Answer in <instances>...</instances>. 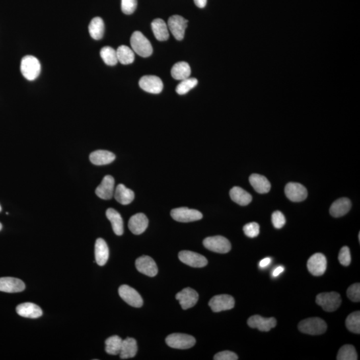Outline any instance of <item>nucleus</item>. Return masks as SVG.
Returning a JSON list of instances; mask_svg holds the SVG:
<instances>
[{"label": "nucleus", "instance_id": "obj_1", "mask_svg": "<svg viewBox=\"0 0 360 360\" xmlns=\"http://www.w3.org/2000/svg\"><path fill=\"white\" fill-rule=\"evenodd\" d=\"M298 329L304 334L317 336L326 332L327 324L320 318H310L302 320L298 324Z\"/></svg>", "mask_w": 360, "mask_h": 360}, {"label": "nucleus", "instance_id": "obj_2", "mask_svg": "<svg viewBox=\"0 0 360 360\" xmlns=\"http://www.w3.org/2000/svg\"><path fill=\"white\" fill-rule=\"evenodd\" d=\"M130 44L133 51L139 56L147 57L150 56L153 52L151 43L140 32L136 31L131 35Z\"/></svg>", "mask_w": 360, "mask_h": 360}, {"label": "nucleus", "instance_id": "obj_3", "mask_svg": "<svg viewBox=\"0 0 360 360\" xmlns=\"http://www.w3.org/2000/svg\"><path fill=\"white\" fill-rule=\"evenodd\" d=\"M20 69L26 79L33 81L40 76L41 64L40 61L33 55H26L22 58Z\"/></svg>", "mask_w": 360, "mask_h": 360}, {"label": "nucleus", "instance_id": "obj_4", "mask_svg": "<svg viewBox=\"0 0 360 360\" xmlns=\"http://www.w3.org/2000/svg\"><path fill=\"white\" fill-rule=\"evenodd\" d=\"M316 302L324 311L332 312L338 309L341 304V298L337 292H325L316 296Z\"/></svg>", "mask_w": 360, "mask_h": 360}, {"label": "nucleus", "instance_id": "obj_5", "mask_svg": "<svg viewBox=\"0 0 360 360\" xmlns=\"http://www.w3.org/2000/svg\"><path fill=\"white\" fill-rule=\"evenodd\" d=\"M203 244L207 250L219 254H226L232 248L230 241L221 236L206 238L203 240Z\"/></svg>", "mask_w": 360, "mask_h": 360}, {"label": "nucleus", "instance_id": "obj_6", "mask_svg": "<svg viewBox=\"0 0 360 360\" xmlns=\"http://www.w3.org/2000/svg\"><path fill=\"white\" fill-rule=\"evenodd\" d=\"M166 342L168 346L175 349H185L192 347L195 344V339L190 335L172 334L166 337Z\"/></svg>", "mask_w": 360, "mask_h": 360}, {"label": "nucleus", "instance_id": "obj_7", "mask_svg": "<svg viewBox=\"0 0 360 360\" xmlns=\"http://www.w3.org/2000/svg\"><path fill=\"white\" fill-rule=\"evenodd\" d=\"M171 216L177 222L188 223L202 219L203 215L196 209H189L188 207H178L172 209Z\"/></svg>", "mask_w": 360, "mask_h": 360}, {"label": "nucleus", "instance_id": "obj_8", "mask_svg": "<svg viewBox=\"0 0 360 360\" xmlns=\"http://www.w3.org/2000/svg\"><path fill=\"white\" fill-rule=\"evenodd\" d=\"M119 295L123 301L134 308L143 306V299L136 290L127 285H121L118 290Z\"/></svg>", "mask_w": 360, "mask_h": 360}, {"label": "nucleus", "instance_id": "obj_9", "mask_svg": "<svg viewBox=\"0 0 360 360\" xmlns=\"http://www.w3.org/2000/svg\"><path fill=\"white\" fill-rule=\"evenodd\" d=\"M188 22V20L178 15L172 16L169 18L168 22L169 30L177 40L181 41L184 39Z\"/></svg>", "mask_w": 360, "mask_h": 360}, {"label": "nucleus", "instance_id": "obj_10", "mask_svg": "<svg viewBox=\"0 0 360 360\" xmlns=\"http://www.w3.org/2000/svg\"><path fill=\"white\" fill-rule=\"evenodd\" d=\"M209 307L213 312H220L229 310L234 308L235 300L228 294L215 296L209 302Z\"/></svg>", "mask_w": 360, "mask_h": 360}, {"label": "nucleus", "instance_id": "obj_11", "mask_svg": "<svg viewBox=\"0 0 360 360\" xmlns=\"http://www.w3.org/2000/svg\"><path fill=\"white\" fill-rule=\"evenodd\" d=\"M308 269L314 276H321L326 272L327 260L326 256L321 253L313 255L308 261Z\"/></svg>", "mask_w": 360, "mask_h": 360}, {"label": "nucleus", "instance_id": "obj_12", "mask_svg": "<svg viewBox=\"0 0 360 360\" xmlns=\"http://www.w3.org/2000/svg\"><path fill=\"white\" fill-rule=\"evenodd\" d=\"M178 258L184 264L193 267H203L207 265V260L202 255L192 251H181L178 254Z\"/></svg>", "mask_w": 360, "mask_h": 360}, {"label": "nucleus", "instance_id": "obj_13", "mask_svg": "<svg viewBox=\"0 0 360 360\" xmlns=\"http://www.w3.org/2000/svg\"><path fill=\"white\" fill-rule=\"evenodd\" d=\"M139 87L150 94H160L163 90V82L155 76H145L139 82Z\"/></svg>", "mask_w": 360, "mask_h": 360}, {"label": "nucleus", "instance_id": "obj_14", "mask_svg": "<svg viewBox=\"0 0 360 360\" xmlns=\"http://www.w3.org/2000/svg\"><path fill=\"white\" fill-rule=\"evenodd\" d=\"M176 298L180 302L183 310H188L193 307L199 299V295L196 291L191 287L184 288L176 294Z\"/></svg>", "mask_w": 360, "mask_h": 360}, {"label": "nucleus", "instance_id": "obj_15", "mask_svg": "<svg viewBox=\"0 0 360 360\" xmlns=\"http://www.w3.org/2000/svg\"><path fill=\"white\" fill-rule=\"evenodd\" d=\"M135 267L137 271L148 276L154 277L158 274L157 265L151 257L148 256L139 257L135 261Z\"/></svg>", "mask_w": 360, "mask_h": 360}, {"label": "nucleus", "instance_id": "obj_16", "mask_svg": "<svg viewBox=\"0 0 360 360\" xmlns=\"http://www.w3.org/2000/svg\"><path fill=\"white\" fill-rule=\"evenodd\" d=\"M285 195L294 202L304 201L308 196V191L303 185L299 183L290 182L285 188Z\"/></svg>", "mask_w": 360, "mask_h": 360}, {"label": "nucleus", "instance_id": "obj_17", "mask_svg": "<svg viewBox=\"0 0 360 360\" xmlns=\"http://www.w3.org/2000/svg\"><path fill=\"white\" fill-rule=\"evenodd\" d=\"M248 324L250 328L258 329L261 332H269L276 326L277 321L274 318H265L254 315L248 319Z\"/></svg>", "mask_w": 360, "mask_h": 360}, {"label": "nucleus", "instance_id": "obj_18", "mask_svg": "<svg viewBox=\"0 0 360 360\" xmlns=\"http://www.w3.org/2000/svg\"><path fill=\"white\" fill-rule=\"evenodd\" d=\"M115 180L112 176L108 175L103 179L102 183L96 188V193L101 199H110L114 196Z\"/></svg>", "mask_w": 360, "mask_h": 360}, {"label": "nucleus", "instance_id": "obj_19", "mask_svg": "<svg viewBox=\"0 0 360 360\" xmlns=\"http://www.w3.org/2000/svg\"><path fill=\"white\" fill-rule=\"evenodd\" d=\"M26 285L21 279L12 277H0V292L18 293L23 292Z\"/></svg>", "mask_w": 360, "mask_h": 360}, {"label": "nucleus", "instance_id": "obj_20", "mask_svg": "<svg viewBox=\"0 0 360 360\" xmlns=\"http://www.w3.org/2000/svg\"><path fill=\"white\" fill-rule=\"evenodd\" d=\"M148 223L149 221L145 214L142 213H136L131 216L129 220V229L135 235H140L147 229Z\"/></svg>", "mask_w": 360, "mask_h": 360}, {"label": "nucleus", "instance_id": "obj_21", "mask_svg": "<svg viewBox=\"0 0 360 360\" xmlns=\"http://www.w3.org/2000/svg\"><path fill=\"white\" fill-rule=\"evenodd\" d=\"M16 312L20 316L32 319L40 318L43 314L42 309L38 306L30 302L18 305L16 308Z\"/></svg>", "mask_w": 360, "mask_h": 360}, {"label": "nucleus", "instance_id": "obj_22", "mask_svg": "<svg viewBox=\"0 0 360 360\" xmlns=\"http://www.w3.org/2000/svg\"><path fill=\"white\" fill-rule=\"evenodd\" d=\"M116 159V156L112 152L107 150H97L92 152L90 156V160L96 166L107 165L111 164Z\"/></svg>", "mask_w": 360, "mask_h": 360}, {"label": "nucleus", "instance_id": "obj_23", "mask_svg": "<svg viewBox=\"0 0 360 360\" xmlns=\"http://www.w3.org/2000/svg\"><path fill=\"white\" fill-rule=\"evenodd\" d=\"M351 207V201L346 197H342L335 201L331 205L330 214L334 218H339L346 214Z\"/></svg>", "mask_w": 360, "mask_h": 360}, {"label": "nucleus", "instance_id": "obj_24", "mask_svg": "<svg viewBox=\"0 0 360 360\" xmlns=\"http://www.w3.org/2000/svg\"><path fill=\"white\" fill-rule=\"evenodd\" d=\"M249 180L251 186L259 193H266L270 190V182L262 175L257 174L251 175Z\"/></svg>", "mask_w": 360, "mask_h": 360}, {"label": "nucleus", "instance_id": "obj_25", "mask_svg": "<svg viewBox=\"0 0 360 360\" xmlns=\"http://www.w3.org/2000/svg\"><path fill=\"white\" fill-rule=\"evenodd\" d=\"M96 262L100 266H103L108 262L109 258V248L106 241L102 238H98L95 244Z\"/></svg>", "mask_w": 360, "mask_h": 360}, {"label": "nucleus", "instance_id": "obj_26", "mask_svg": "<svg viewBox=\"0 0 360 360\" xmlns=\"http://www.w3.org/2000/svg\"><path fill=\"white\" fill-rule=\"evenodd\" d=\"M114 196L117 201L122 205H128L134 199L135 194L130 189L123 184H119L114 191Z\"/></svg>", "mask_w": 360, "mask_h": 360}, {"label": "nucleus", "instance_id": "obj_27", "mask_svg": "<svg viewBox=\"0 0 360 360\" xmlns=\"http://www.w3.org/2000/svg\"><path fill=\"white\" fill-rule=\"evenodd\" d=\"M230 197L234 202L242 206H246L252 200V195L240 187L235 186L230 190Z\"/></svg>", "mask_w": 360, "mask_h": 360}, {"label": "nucleus", "instance_id": "obj_28", "mask_svg": "<svg viewBox=\"0 0 360 360\" xmlns=\"http://www.w3.org/2000/svg\"><path fill=\"white\" fill-rule=\"evenodd\" d=\"M137 352V345L136 340L131 337L123 340L120 353V358L122 359L131 358L136 355Z\"/></svg>", "mask_w": 360, "mask_h": 360}, {"label": "nucleus", "instance_id": "obj_29", "mask_svg": "<svg viewBox=\"0 0 360 360\" xmlns=\"http://www.w3.org/2000/svg\"><path fill=\"white\" fill-rule=\"evenodd\" d=\"M106 216L112 224L113 230L117 236L123 234V222L120 213L113 208H109L106 211Z\"/></svg>", "mask_w": 360, "mask_h": 360}, {"label": "nucleus", "instance_id": "obj_30", "mask_svg": "<svg viewBox=\"0 0 360 360\" xmlns=\"http://www.w3.org/2000/svg\"><path fill=\"white\" fill-rule=\"evenodd\" d=\"M152 32L159 41H166L169 38L168 25L160 18L154 20L152 23Z\"/></svg>", "mask_w": 360, "mask_h": 360}, {"label": "nucleus", "instance_id": "obj_31", "mask_svg": "<svg viewBox=\"0 0 360 360\" xmlns=\"http://www.w3.org/2000/svg\"><path fill=\"white\" fill-rule=\"evenodd\" d=\"M171 74L173 78L177 80H184L190 78L191 75V68L190 65L185 61H180L176 63L172 67Z\"/></svg>", "mask_w": 360, "mask_h": 360}, {"label": "nucleus", "instance_id": "obj_32", "mask_svg": "<svg viewBox=\"0 0 360 360\" xmlns=\"http://www.w3.org/2000/svg\"><path fill=\"white\" fill-rule=\"evenodd\" d=\"M89 32L92 38L96 40H100L104 34V22L102 18L96 17L92 20L89 25Z\"/></svg>", "mask_w": 360, "mask_h": 360}, {"label": "nucleus", "instance_id": "obj_33", "mask_svg": "<svg viewBox=\"0 0 360 360\" xmlns=\"http://www.w3.org/2000/svg\"><path fill=\"white\" fill-rule=\"evenodd\" d=\"M118 60L121 64L128 65L133 63L135 59L134 52L126 46H120L116 50Z\"/></svg>", "mask_w": 360, "mask_h": 360}, {"label": "nucleus", "instance_id": "obj_34", "mask_svg": "<svg viewBox=\"0 0 360 360\" xmlns=\"http://www.w3.org/2000/svg\"><path fill=\"white\" fill-rule=\"evenodd\" d=\"M122 342L123 340L120 336H111L105 341V343H106L105 350L110 355L120 354Z\"/></svg>", "mask_w": 360, "mask_h": 360}, {"label": "nucleus", "instance_id": "obj_35", "mask_svg": "<svg viewBox=\"0 0 360 360\" xmlns=\"http://www.w3.org/2000/svg\"><path fill=\"white\" fill-rule=\"evenodd\" d=\"M100 55L104 63L113 66L118 62L116 51L110 46H106L101 49Z\"/></svg>", "mask_w": 360, "mask_h": 360}, {"label": "nucleus", "instance_id": "obj_36", "mask_svg": "<svg viewBox=\"0 0 360 360\" xmlns=\"http://www.w3.org/2000/svg\"><path fill=\"white\" fill-rule=\"evenodd\" d=\"M345 326L351 332L354 334H360V312L359 311L351 313L349 314L346 320Z\"/></svg>", "mask_w": 360, "mask_h": 360}, {"label": "nucleus", "instance_id": "obj_37", "mask_svg": "<svg viewBox=\"0 0 360 360\" xmlns=\"http://www.w3.org/2000/svg\"><path fill=\"white\" fill-rule=\"evenodd\" d=\"M337 360H357V354L352 345H344L339 349L337 355Z\"/></svg>", "mask_w": 360, "mask_h": 360}, {"label": "nucleus", "instance_id": "obj_38", "mask_svg": "<svg viewBox=\"0 0 360 360\" xmlns=\"http://www.w3.org/2000/svg\"><path fill=\"white\" fill-rule=\"evenodd\" d=\"M197 80L195 78H188L182 80L176 88V92L180 95H184L197 85Z\"/></svg>", "mask_w": 360, "mask_h": 360}, {"label": "nucleus", "instance_id": "obj_39", "mask_svg": "<svg viewBox=\"0 0 360 360\" xmlns=\"http://www.w3.org/2000/svg\"><path fill=\"white\" fill-rule=\"evenodd\" d=\"M243 230L246 236L251 238H256L260 234V226L256 222H251L246 224Z\"/></svg>", "mask_w": 360, "mask_h": 360}, {"label": "nucleus", "instance_id": "obj_40", "mask_svg": "<svg viewBox=\"0 0 360 360\" xmlns=\"http://www.w3.org/2000/svg\"><path fill=\"white\" fill-rule=\"evenodd\" d=\"M338 260L339 263L343 266H348L350 264L351 257L350 250L348 247L343 246L339 251Z\"/></svg>", "mask_w": 360, "mask_h": 360}, {"label": "nucleus", "instance_id": "obj_41", "mask_svg": "<svg viewBox=\"0 0 360 360\" xmlns=\"http://www.w3.org/2000/svg\"><path fill=\"white\" fill-rule=\"evenodd\" d=\"M137 5V0H121V10L123 14L127 15L133 14L136 9Z\"/></svg>", "mask_w": 360, "mask_h": 360}, {"label": "nucleus", "instance_id": "obj_42", "mask_svg": "<svg viewBox=\"0 0 360 360\" xmlns=\"http://www.w3.org/2000/svg\"><path fill=\"white\" fill-rule=\"evenodd\" d=\"M347 296L353 302L360 301V284L359 283L350 285L347 290Z\"/></svg>", "mask_w": 360, "mask_h": 360}, {"label": "nucleus", "instance_id": "obj_43", "mask_svg": "<svg viewBox=\"0 0 360 360\" xmlns=\"http://www.w3.org/2000/svg\"><path fill=\"white\" fill-rule=\"evenodd\" d=\"M271 222L273 226L276 229H281L285 224V218L284 215L281 211H275L271 215Z\"/></svg>", "mask_w": 360, "mask_h": 360}, {"label": "nucleus", "instance_id": "obj_44", "mask_svg": "<svg viewBox=\"0 0 360 360\" xmlns=\"http://www.w3.org/2000/svg\"><path fill=\"white\" fill-rule=\"evenodd\" d=\"M213 359L215 360H237L238 356L235 353L230 351H220L215 355Z\"/></svg>", "mask_w": 360, "mask_h": 360}, {"label": "nucleus", "instance_id": "obj_45", "mask_svg": "<svg viewBox=\"0 0 360 360\" xmlns=\"http://www.w3.org/2000/svg\"><path fill=\"white\" fill-rule=\"evenodd\" d=\"M271 262V259L270 258H265L260 261V264L259 265H260L261 268H265V267L268 266V265L270 264Z\"/></svg>", "mask_w": 360, "mask_h": 360}, {"label": "nucleus", "instance_id": "obj_46", "mask_svg": "<svg viewBox=\"0 0 360 360\" xmlns=\"http://www.w3.org/2000/svg\"><path fill=\"white\" fill-rule=\"evenodd\" d=\"M283 271H284V267H283V266L277 267L276 268L273 269L272 276L273 277H276L278 276L280 273L283 272Z\"/></svg>", "mask_w": 360, "mask_h": 360}, {"label": "nucleus", "instance_id": "obj_47", "mask_svg": "<svg viewBox=\"0 0 360 360\" xmlns=\"http://www.w3.org/2000/svg\"><path fill=\"white\" fill-rule=\"evenodd\" d=\"M195 6L199 8H203L206 6L207 0H193Z\"/></svg>", "mask_w": 360, "mask_h": 360}, {"label": "nucleus", "instance_id": "obj_48", "mask_svg": "<svg viewBox=\"0 0 360 360\" xmlns=\"http://www.w3.org/2000/svg\"><path fill=\"white\" fill-rule=\"evenodd\" d=\"M2 229V224L0 223V231H1Z\"/></svg>", "mask_w": 360, "mask_h": 360}, {"label": "nucleus", "instance_id": "obj_49", "mask_svg": "<svg viewBox=\"0 0 360 360\" xmlns=\"http://www.w3.org/2000/svg\"><path fill=\"white\" fill-rule=\"evenodd\" d=\"M1 211H2V207H1V205H0V212H1Z\"/></svg>", "mask_w": 360, "mask_h": 360}]
</instances>
